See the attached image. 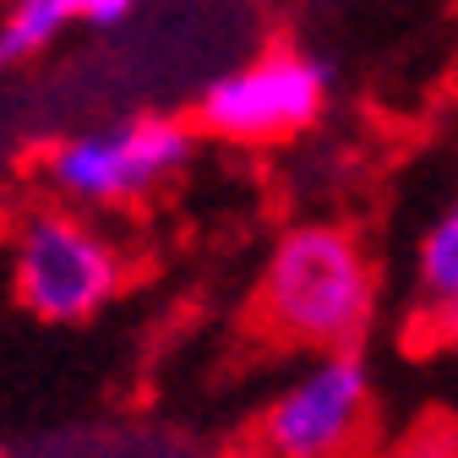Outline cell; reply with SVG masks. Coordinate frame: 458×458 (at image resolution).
I'll return each instance as SVG.
<instances>
[{
    "mask_svg": "<svg viewBox=\"0 0 458 458\" xmlns=\"http://www.w3.org/2000/svg\"><path fill=\"white\" fill-rule=\"evenodd\" d=\"M257 317L317 355L360 350L377 317V262L344 224H290L262 262Z\"/></svg>",
    "mask_w": 458,
    "mask_h": 458,
    "instance_id": "6da1fadb",
    "label": "cell"
},
{
    "mask_svg": "<svg viewBox=\"0 0 458 458\" xmlns=\"http://www.w3.org/2000/svg\"><path fill=\"white\" fill-rule=\"evenodd\" d=\"M197 131L202 126L181 121V114H121V121L55 137L38 153L33 175L55 202L77 213L131 208L164 191L175 175H186Z\"/></svg>",
    "mask_w": 458,
    "mask_h": 458,
    "instance_id": "7a4b0ae2",
    "label": "cell"
},
{
    "mask_svg": "<svg viewBox=\"0 0 458 458\" xmlns=\"http://www.w3.org/2000/svg\"><path fill=\"white\" fill-rule=\"evenodd\" d=\"M17 306L49 327L93 322L126 284V262L98 224L77 208H33L12 241Z\"/></svg>",
    "mask_w": 458,
    "mask_h": 458,
    "instance_id": "3957f363",
    "label": "cell"
},
{
    "mask_svg": "<svg viewBox=\"0 0 458 458\" xmlns=\"http://www.w3.org/2000/svg\"><path fill=\"white\" fill-rule=\"evenodd\" d=\"M333 98V66L311 49L273 44L251 61L218 72L197 93V126L218 142H290L322 121Z\"/></svg>",
    "mask_w": 458,
    "mask_h": 458,
    "instance_id": "277c9868",
    "label": "cell"
},
{
    "mask_svg": "<svg viewBox=\"0 0 458 458\" xmlns=\"http://www.w3.org/2000/svg\"><path fill=\"white\" fill-rule=\"evenodd\" d=\"M371 420V366L360 350L317 355L257 420L262 458H350Z\"/></svg>",
    "mask_w": 458,
    "mask_h": 458,
    "instance_id": "5b68a950",
    "label": "cell"
},
{
    "mask_svg": "<svg viewBox=\"0 0 458 458\" xmlns=\"http://www.w3.org/2000/svg\"><path fill=\"white\" fill-rule=\"evenodd\" d=\"M77 28L72 0H12L6 22H0V61L6 66H28L44 49H55Z\"/></svg>",
    "mask_w": 458,
    "mask_h": 458,
    "instance_id": "8992f818",
    "label": "cell"
},
{
    "mask_svg": "<svg viewBox=\"0 0 458 458\" xmlns=\"http://www.w3.org/2000/svg\"><path fill=\"white\" fill-rule=\"evenodd\" d=\"M415 290H420V311L458 301V197L426 224L415 246Z\"/></svg>",
    "mask_w": 458,
    "mask_h": 458,
    "instance_id": "52a82bcc",
    "label": "cell"
},
{
    "mask_svg": "<svg viewBox=\"0 0 458 458\" xmlns=\"http://www.w3.org/2000/svg\"><path fill=\"white\" fill-rule=\"evenodd\" d=\"M387 458H458V426L453 420H420L410 437H398Z\"/></svg>",
    "mask_w": 458,
    "mask_h": 458,
    "instance_id": "ba28073f",
    "label": "cell"
},
{
    "mask_svg": "<svg viewBox=\"0 0 458 458\" xmlns=\"http://www.w3.org/2000/svg\"><path fill=\"white\" fill-rule=\"evenodd\" d=\"M420 333H426L431 344L458 350V301H453V306H426V311H420Z\"/></svg>",
    "mask_w": 458,
    "mask_h": 458,
    "instance_id": "9c48e42d",
    "label": "cell"
}]
</instances>
